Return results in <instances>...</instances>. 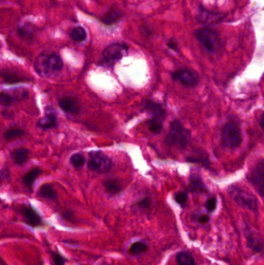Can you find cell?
Masks as SVG:
<instances>
[{
    "label": "cell",
    "instance_id": "obj_39",
    "mask_svg": "<svg viewBox=\"0 0 264 265\" xmlns=\"http://www.w3.org/2000/svg\"><path fill=\"white\" fill-rule=\"evenodd\" d=\"M104 265H106V264H104Z\"/></svg>",
    "mask_w": 264,
    "mask_h": 265
},
{
    "label": "cell",
    "instance_id": "obj_18",
    "mask_svg": "<svg viewBox=\"0 0 264 265\" xmlns=\"http://www.w3.org/2000/svg\"><path fill=\"white\" fill-rule=\"evenodd\" d=\"M122 18V14L118 10L112 9L103 16L102 22L106 25H112Z\"/></svg>",
    "mask_w": 264,
    "mask_h": 265
},
{
    "label": "cell",
    "instance_id": "obj_19",
    "mask_svg": "<svg viewBox=\"0 0 264 265\" xmlns=\"http://www.w3.org/2000/svg\"><path fill=\"white\" fill-rule=\"evenodd\" d=\"M38 195L42 198H46L49 200H55V199H57L58 197L57 192L50 184H45V185H42L39 189Z\"/></svg>",
    "mask_w": 264,
    "mask_h": 265
},
{
    "label": "cell",
    "instance_id": "obj_7",
    "mask_svg": "<svg viewBox=\"0 0 264 265\" xmlns=\"http://www.w3.org/2000/svg\"><path fill=\"white\" fill-rule=\"evenodd\" d=\"M247 179L261 196H264V161H260L250 171Z\"/></svg>",
    "mask_w": 264,
    "mask_h": 265
},
{
    "label": "cell",
    "instance_id": "obj_30",
    "mask_svg": "<svg viewBox=\"0 0 264 265\" xmlns=\"http://www.w3.org/2000/svg\"><path fill=\"white\" fill-rule=\"evenodd\" d=\"M52 260L54 265H64L66 263V258H64L58 252L50 251Z\"/></svg>",
    "mask_w": 264,
    "mask_h": 265
},
{
    "label": "cell",
    "instance_id": "obj_10",
    "mask_svg": "<svg viewBox=\"0 0 264 265\" xmlns=\"http://www.w3.org/2000/svg\"><path fill=\"white\" fill-rule=\"evenodd\" d=\"M226 18V14L208 11L202 5L199 6L198 11L196 16L198 22L199 24H204V25L220 24Z\"/></svg>",
    "mask_w": 264,
    "mask_h": 265
},
{
    "label": "cell",
    "instance_id": "obj_25",
    "mask_svg": "<svg viewBox=\"0 0 264 265\" xmlns=\"http://www.w3.org/2000/svg\"><path fill=\"white\" fill-rule=\"evenodd\" d=\"M188 161L192 163H198V164H204L208 166V157L202 152L198 154H194V155L188 157Z\"/></svg>",
    "mask_w": 264,
    "mask_h": 265
},
{
    "label": "cell",
    "instance_id": "obj_1",
    "mask_svg": "<svg viewBox=\"0 0 264 265\" xmlns=\"http://www.w3.org/2000/svg\"><path fill=\"white\" fill-rule=\"evenodd\" d=\"M35 68L40 75L50 76L62 70L63 68V61L60 55L58 54H42L38 57Z\"/></svg>",
    "mask_w": 264,
    "mask_h": 265
},
{
    "label": "cell",
    "instance_id": "obj_12",
    "mask_svg": "<svg viewBox=\"0 0 264 265\" xmlns=\"http://www.w3.org/2000/svg\"><path fill=\"white\" fill-rule=\"evenodd\" d=\"M57 125V117L56 113L52 108L46 110V115L43 118L38 122V126L42 129H50Z\"/></svg>",
    "mask_w": 264,
    "mask_h": 265
},
{
    "label": "cell",
    "instance_id": "obj_26",
    "mask_svg": "<svg viewBox=\"0 0 264 265\" xmlns=\"http://www.w3.org/2000/svg\"><path fill=\"white\" fill-rule=\"evenodd\" d=\"M148 127L154 134H159L163 128V120L160 119L152 118L148 123Z\"/></svg>",
    "mask_w": 264,
    "mask_h": 265
},
{
    "label": "cell",
    "instance_id": "obj_6",
    "mask_svg": "<svg viewBox=\"0 0 264 265\" xmlns=\"http://www.w3.org/2000/svg\"><path fill=\"white\" fill-rule=\"evenodd\" d=\"M112 167V161L108 156L102 151H92L90 153L88 168L98 173H106Z\"/></svg>",
    "mask_w": 264,
    "mask_h": 265
},
{
    "label": "cell",
    "instance_id": "obj_35",
    "mask_svg": "<svg viewBox=\"0 0 264 265\" xmlns=\"http://www.w3.org/2000/svg\"><path fill=\"white\" fill-rule=\"evenodd\" d=\"M168 48L170 49L175 51V52H178V41H175L174 39H170L166 43Z\"/></svg>",
    "mask_w": 264,
    "mask_h": 265
},
{
    "label": "cell",
    "instance_id": "obj_28",
    "mask_svg": "<svg viewBox=\"0 0 264 265\" xmlns=\"http://www.w3.org/2000/svg\"><path fill=\"white\" fill-rule=\"evenodd\" d=\"M70 164L76 168H81L84 166V158L82 154H74L70 157Z\"/></svg>",
    "mask_w": 264,
    "mask_h": 265
},
{
    "label": "cell",
    "instance_id": "obj_14",
    "mask_svg": "<svg viewBox=\"0 0 264 265\" xmlns=\"http://www.w3.org/2000/svg\"><path fill=\"white\" fill-rule=\"evenodd\" d=\"M59 106L66 113H72V114H76L80 110L78 103L72 98L64 97L60 99L59 100Z\"/></svg>",
    "mask_w": 264,
    "mask_h": 265
},
{
    "label": "cell",
    "instance_id": "obj_33",
    "mask_svg": "<svg viewBox=\"0 0 264 265\" xmlns=\"http://www.w3.org/2000/svg\"><path fill=\"white\" fill-rule=\"evenodd\" d=\"M216 206H217V199L214 197L212 198H210V199H208L207 202H206V209L208 212H213L214 211V209H216Z\"/></svg>",
    "mask_w": 264,
    "mask_h": 265
},
{
    "label": "cell",
    "instance_id": "obj_23",
    "mask_svg": "<svg viewBox=\"0 0 264 265\" xmlns=\"http://www.w3.org/2000/svg\"><path fill=\"white\" fill-rule=\"evenodd\" d=\"M70 36L76 42H82L87 38V33L82 27H76L70 31Z\"/></svg>",
    "mask_w": 264,
    "mask_h": 265
},
{
    "label": "cell",
    "instance_id": "obj_20",
    "mask_svg": "<svg viewBox=\"0 0 264 265\" xmlns=\"http://www.w3.org/2000/svg\"><path fill=\"white\" fill-rule=\"evenodd\" d=\"M178 265H196V260L190 253L187 251L179 252L176 256Z\"/></svg>",
    "mask_w": 264,
    "mask_h": 265
},
{
    "label": "cell",
    "instance_id": "obj_22",
    "mask_svg": "<svg viewBox=\"0 0 264 265\" xmlns=\"http://www.w3.org/2000/svg\"><path fill=\"white\" fill-rule=\"evenodd\" d=\"M40 174H42V170H40L39 168H34V169L31 170L24 177V184L28 188H32L34 183L35 180L38 178V176Z\"/></svg>",
    "mask_w": 264,
    "mask_h": 265
},
{
    "label": "cell",
    "instance_id": "obj_16",
    "mask_svg": "<svg viewBox=\"0 0 264 265\" xmlns=\"http://www.w3.org/2000/svg\"><path fill=\"white\" fill-rule=\"evenodd\" d=\"M189 190L192 192H197V193H203L207 192V187L204 185L198 175H192L189 178Z\"/></svg>",
    "mask_w": 264,
    "mask_h": 265
},
{
    "label": "cell",
    "instance_id": "obj_2",
    "mask_svg": "<svg viewBox=\"0 0 264 265\" xmlns=\"http://www.w3.org/2000/svg\"><path fill=\"white\" fill-rule=\"evenodd\" d=\"M194 36L206 52L216 53L221 45L220 34L208 28H202L194 31Z\"/></svg>",
    "mask_w": 264,
    "mask_h": 265
},
{
    "label": "cell",
    "instance_id": "obj_38",
    "mask_svg": "<svg viewBox=\"0 0 264 265\" xmlns=\"http://www.w3.org/2000/svg\"><path fill=\"white\" fill-rule=\"evenodd\" d=\"M64 218H66V219H70V218L72 217V215L70 212H66V213H64Z\"/></svg>",
    "mask_w": 264,
    "mask_h": 265
},
{
    "label": "cell",
    "instance_id": "obj_36",
    "mask_svg": "<svg viewBox=\"0 0 264 265\" xmlns=\"http://www.w3.org/2000/svg\"><path fill=\"white\" fill-rule=\"evenodd\" d=\"M200 223H207L210 221V216L208 215H201L198 219Z\"/></svg>",
    "mask_w": 264,
    "mask_h": 265
},
{
    "label": "cell",
    "instance_id": "obj_32",
    "mask_svg": "<svg viewBox=\"0 0 264 265\" xmlns=\"http://www.w3.org/2000/svg\"><path fill=\"white\" fill-rule=\"evenodd\" d=\"M12 98L6 93H1L0 94V103L4 106H10L12 103Z\"/></svg>",
    "mask_w": 264,
    "mask_h": 265
},
{
    "label": "cell",
    "instance_id": "obj_29",
    "mask_svg": "<svg viewBox=\"0 0 264 265\" xmlns=\"http://www.w3.org/2000/svg\"><path fill=\"white\" fill-rule=\"evenodd\" d=\"M24 134V130H20V129H11V130L6 132L5 138L6 140H12V139L16 138V137H20Z\"/></svg>",
    "mask_w": 264,
    "mask_h": 265
},
{
    "label": "cell",
    "instance_id": "obj_11",
    "mask_svg": "<svg viewBox=\"0 0 264 265\" xmlns=\"http://www.w3.org/2000/svg\"><path fill=\"white\" fill-rule=\"evenodd\" d=\"M26 224L33 228L38 227L43 224V220L39 213L34 208L28 205H22L20 209Z\"/></svg>",
    "mask_w": 264,
    "mask_h": 265
},
{
    "label": "cell",
    "instance_id": "obj_8",
    "mask_svg": "<svg viewBox=\"0 0 264 265\" xmlns=\"http://www.w3.org/2000/svg\"><path fill=\"white\" fill-rule=\"evenodd\" d=\"M129 47L124 43H114L107 47L102 53L103 59L110 63L118 62L128 53Z\"/></svg>",
    "mask_w": 264,
    "mask_h": 265
},
{
    "label": "cell",
    "instance_id": "obj_21",
    "mask_svg": "<svg viewBox=\"0 0 264 265\" xmlns=\"http://www.w3.org/2000/svg\"><path fill=\"white\" fill-rule=\"evenodd\" d=\"M106 190L110 195H116L122 190V186L117 180L110 179L104 182Z\"/></svg>",
    "mask_w": 264,
    "mask_h": 265
},
{
    "label": "cell",
    "instance_id": "obj_13",
    "mask_svg": "<svg viewBox=\"0 0 264 265\" xmlns=\"http://www.w3.org/2000/svg\"><path fill=\"white\" fill-rule=\"evenodd\" d=\"M246 236L247 244L252 250L256 252H260L264 250V240L256 233H254L252 231H249V232H246Z\"/></svg>",
    "mask_w": 264,
    "mask_h": 265
},
{
    "label": "cell",
    "instance_id": "obj_37",
    "mask_svg": "<svg viewBox=\"0 0 264 265\" xmlns=\"http://www.w3.org/2000/svg\"><path fill=\"white\" fill-rule=\"evenodd\" d=\"M260 125L261 128L264 131V113L261 115L260 120Z\"/></svg>",
    "mask_w": 264,
    "mask_h": 265
},
{
    "label": "cell",
    "instance_id": "obj_24",
    "mask_svg": "<svg viewBox=\"0 0 264 265\" xmlns=\"http://www.w3.org/2000/svg\"><path fill=\"white\" fill-rule=\"evenodd\" d=\"M148 250V245L142 241L135 242L130 246V253L134 256L141 254V253L146 252Z\"/></svg>",
    "mask_w": 264,
    "mask_h": 265
},
{
    "label": "cell",
    "instance_id": "obj_5",
    "mask_svg": "<svg viewBox=\"0 0 264 265\" xmlns=\"http://www.w3.org/2000/svg\"><path fill=\"white\" fill-rule=\"evenodd\" d=\"M228 192L231 198L240 206L254 212L258 211V199L250 192L236 185L228 187Z\"/></svg>",
    "mask_w": 264,
    "mask_h": 265
},
{
    "label": "cell",
    "instance_id": "obj_9",
    "mask_svg": "<svg viewBox=\"0 0 264 265\" xmlns=\"http://www.w3.org/2000/svg\"><path fill=\"white\" fill-rule=\"evenodd\" d=\"M172 79L186 87H194L198 84L199 76L190 69H180L172 73Z\"/></svg>",
    "mask_w": 264,
    "mask_h": 265
},
{
    "label": "cell",
    "instance_id": "obj_31",
    "mask_svg": "<svg viewBox=\"0 0 264 265\" xmlns=\"http://www.w3.org/2000/svg\"><path fill=\"white\" fill-rule=\"evenodd\" d=\"M175 201L180 205H184L187 202L188 195L187 193L184 192H180L175 195Z\"/></svg>",
    "mask_w": 264,
    "mask_h": 265
},
{
    "label": "cell",
    "instance_id": "obj_3",
    "mask_svg": "<svg viewBox=\"0 0 264 265\" xmlns=\"http://www.w3.org/2000/svg\"><path fill=\"white\" fill-rule=\"evenodd\" d=\"M190 139V132L184 127L178 120L172 122L170 131L166 137V143L168 145L184 148L189 144Z\"/></svg>",
    "mask_w": 264,
    "mask_h": 265
},
{
    "label": "cell",
    "instance_id": "obj_27",
    "mask_svg": "<svg viewBox=\"0 0 264 265\" xmlns=\"http://www.w3.org/2000/svg\"><path fill=\"white\" fill-rule=\"evenodd\" d=\"M18 35L22 38H30L33 36L34 30L30 25L24 24L22 26L19 27L18 29Z\"/></svg>",
    "mask_w": 264,
    "mask_h": 265
},
{
    "label": "cell",
    "instance_id": "obj_15",
    "mask_svg": "<svg viewBox=\"0 0 264 265\" xmlns=\"http://www.w3.org/2000/svg\"><path fill=\"white\" fill-rule=\"evenodd\" d=\"M144 110H146L148 113L153 116V118L160 119L164 120L165 117V112L162 106L158 103H154L152 101H148L145 103Z\"/></svg>",
    "mask_w": 264,
    "mask_h": 265
},
{
    "label": "cell",
    "instance_id": "obj_34",
    "mask_svg": "<svg viewBox=\"0 0 264 265\" xmlns=\"http://www.w3.org/2000/svg\"><path fill=\"white\" fill-rule=\"evenodd\" d=\"M150 198H144L138 202V205L141 209H148L150 206Z\"/></svg>",
    "mask_w": 264,
    "mask_h": 265
},
{
    "label": "cell",
    "instance_id": "obj_4",
    "mask_svg": "<svg viewBox=\"0 0 264 265\" xmlns=\"http://www.w3.org/2000/svg\"><path fill=\"white\" fill-rule=\"evenodd\" d=\"M222 143L228 148L235 149L242 142V134L238 123L230 121L226 123L222 130Z\"/></svg>",
    "mask_w": 264,
    "mask_h": 265
},
{
    "label": "cell",
    "instance_id": "obj_17",
    "mask_svg": "<svg viewBox=\"0 0 264 265\" xmlns=\"http://www.w3.org/2000/svg\"><path fill=\"white\" fill-rule=\"evenodd\" d=\"M29 155V151L26 148H18L16 149L11 153V157L16 164L22 165V164L26 162Z\"/></svg>",
    "mask_w": 264,
    "mask_h": 265
}]
</instances>
